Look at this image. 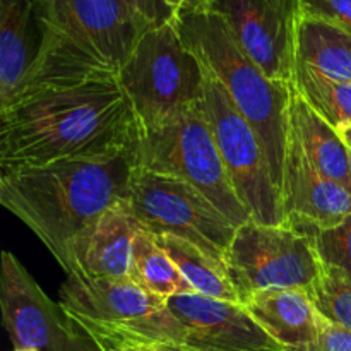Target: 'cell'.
<instances>
[{
  "label": "cell",
  "mask_w": 351,
  "mask_h": 351,
  "mask_svg": "<svg viewBox=\"0 0 351 351\" xmlns=\"http://www.w3.org/2000/svg\"><path fill=\"white\" fill-rule=\"evenodd\" d=\"M139 120L119 72L34 74L0 108V171L132 149Z\"/></svg>",
  "instance_id": "cell-1"
},
{
  "label": "cell",
  "mask_w": 351,
  "mask_h": 351,
  "mask_svg": "<svg viewBox=\"0 0 351 351\" xmlns=\"http://www.w3.org/2000/svg\"><path fill=\"white\" fill-rule=\"evenodd\" d=\"M132 149L105 158L58 160L0 171V204L19 218L67 267L75 237L129 199Z\"/></svg>",
  "instance_id": "cell-2"
},
{
  "label": "cell",
  "mask_w": 351,
  "mask_h": 351,
  "mask_svg": "<svg viewBox=\"0 0 351 351\" xmlns=\"http://www.w3.org/2000/svg\"><path fill=\"white\" fill-rule=\"evenodd\" d=\"M173 23L189 50L215 75L237 110L259 134L281 192L291 86L271 81L237 43L225 21L202 0H191L173 14Z\"/></svg>",
  "instance_id": "cell-3"
},
{
  "label": "cell",
  "mask_w": 351,
  "mask_h": 351,
  "mask_svg": "<svg viewBox=\"0 0 351 351\" xmlns=\"http://www.w3.org/2000/svg\"><path fill=\"white\" fill-rule=\"evenodd\" d=\"M58 304L101 351L127 343L185 346V329L168 308L167 298L147 293L130 278L67 274Z\"/></svg>",
  "instance_id": "cell-4"
},
{
  "label": "cell",
  "mask_w": 351,
  "mask_h": 351,
  "mask_svg": "<svg viewBox=\"0 0 351 351\" xmlns=\"http://www.w3.org/2000/svg\"><path fill=\"white\" fill-rule=\"evenodd\" d=\"M43 29L38 58L119 72L153 24L125 0H34Z\"/></svg>",
  "instance_id": "cell-5"
},
{
  "label": "cell",
  "mask_w": 351,
  "mask_h": 351,
  "mask_svg": "<svg viewBox=\"0 0 351 351\" xmlns=\"http://www.w3.org/2000/svg\"><path fill=\"white\" fill-rule=\"evenodd\" d=\"M132 153L137 168L187 182L237 226L252 219L230 180L204 101L158 127L139 125Z\"/></svg>",
  "instance_id": "cell-6"
},
{
  "label": "cell",
  "mask_w": 351,
  "mask_h": 351,
  "mask_svg": "<svg viewBox=\"0 0 351 351\" xmlns=\"http://www.w3.org/2000/svg\"><path fill=\"white\" fill-rule=\"evenodd\" d=\"M119 81L144 129L204 101V65L184 43L173 17L141 38L119 71Z\"/></svg>",
  "instance_id": "cell-7"
},
{
  "label": "cell",
  "mask_w": 351,
  "mask_h": 351,
  "mask_svg": "<svg viewBox=\"0 0 351 351\" xmlns=\"http://www.w3.org/2000/svg\"><path fill=\"white\" fill-rule=\"evenodd\" d=\"M223 264L240 304L264 290L295 288L308 293L324 273L304 233L287 223L263 225L256 219L237 228Z\"/></svg>",
  "instance_id": "cell-8"
},
{
  "label": "cell",
  "mask_w": 351,
  "mask_h": 351,
  "mask_svg": "<svg viewBox=\"0 0 351 351\" xmlns=\"http://www.w3.org/2000/svg\"><path fill=\"white\" fill-rule=\"evenodd\" d=\"M129 201L139 225L151 235L187 240L223 264L239 226L191 184L134 165Z\"/></svg>",
  "instance_id": "cell-9"
},
{
  "label": "cell",
  "mask_w": 351,
  "mask_h": 351,
  "mask_svg": "<svg viewBox=\"0 0 351 351\" xmlns=\"http://www.w3.org/2000/svg\"><path fill=\"white\" fill-rule=\"evenodd\" d=\"M204 74L206 115L237 195L252 219L263 225H283L281 192L259 134L237 110L215 75L206 69Z\"/></svg>",
  "instance_id": "cell-10"
},
{
  "label": "cell",
  "mask_w": 351,
  "mask_h": 351,
  "mask_svg": "<svg viewBox=\"0 0 351 351\" xmlns=\"http://www.w3.org/2000/svg\"><path fill=\"white\" fill-rule=\"evenodd\" d=\"M0 312L14 348L101 351L9 250H3L0 259Z\"/></svg>",
  "instance_id": "cell-11"
},
{
  "label": "cell",
  "mask_w": 351,
  "mask_h": 351,
  "mask_svg": "<svg viewBox=\"0 0 351 351\" xmlns=\"http://www.w3.org/2000/svg\"><path fill=\"white\" fill-rule=\"evenodd\" d=\"M202 3L225 21L237 43L271 81L291 86L300 0H202Z\"/></svg>",
  "instance_id": "cell-12"
},
{
  "label": "cell",
  "mask_w": 351,
  "mask_h": 351,
  "mask_svg": "<svg viewBox=\"0 0 351 351\" xmlns=\"http://www.w3.org/2000/svg\"><path fill=\"white\" fill-rule=\"evenodd\" d=\"M167 305L184 326L191 351H288L242 304L184 293L168 298Z\"/></svg>",
  "instance_id": "cell-13"
},
{
  "label": "cell",
  "mask_w": 351,
  "mask_h": 351,
  "mask_svg": "<svg viewBox=\"0 0 351 351\" xmlns=\"http://www.w3.org/2000/svg\"><path fill=\"white\" fill-rule=\"evenodd\" d=\"M283 219H307L319 226H335L351 216V191L326 178L305 156L288 129L281 180Z\"/></svg>",
  "instance_id": "cell-14"
},
{
  "label": "cell",
  "mask_w": 351,
  "mask_h": 351,
  "mask_svg": "<svg viewBox=\"0 0 351 351\" xmlns=\"http://www.w3.org/2000/svg\"><path fill=\"white\" fill-rule=\"evenodd\" d=\"M141 228L129 199L117 202L75 237L69 247L65 273L93 280L129 278L134 240Z\"/></svg>",
  "instance_id": "cell-15"
},
{
  "label": "cell",
  "mask_w": 351,
  "mask_h": 351,
  "mask_svg": "<svg viewBox=\"0 0 351 351\" xmlns=\"http://www.w3.org/2000/svg\"><path fill=\"white\" fill-rule=\"evenodd\" d=\"M41 47L43 29L34 0H0V108L16 98Z\"/></svg>",
  "instance_id": "cell-16"
},
{
  "label": "cell",
  "mask_w": 351,
  "mask_h": 351,
  "mask_svg": "<svg viewBox=\"0 0 351 351\" xmlns=\"http://www.w3.org/2000/svg\"><path fill=\"white\" fill-rule=\"evenodd\" d=\"M242 305L288 351L319 350L321 315L307 291L295 288L257 291Z\"/></svg>",
  "instance_id": "cell-17"
},
{
  "label": "cell",
  "mask_w": 351,
  "mask_h": 351,
  "mask_svg": "<svg viewBox=\"0 0 351 351\" xmlns=\"http://www.w3.org/2000/svg\"><path fill=\"white\" fill-rule=\"evenodd\" d=\"M288 129L297 137L308 161L326 178L338 182L351 191L350 147L339 132L308 106L293 84L288 101Z\"/></svg>",
  "instance_id": "cell-18"
},
{
  "label": "cell",
  "mask_w": 351,
  "mask_h": 351,
  "mask_svg": "<svg viewBox=\"0 0 351 351\" xmlns=\"http://www.w3.org/2000/svg\"><path fill=\"white\" fill-rule=\"evenodd\" d=\"M297 62L328 77L351 82V33L324 21L300 16Z\"/></svg>",
  "instance_id": "cell-19"
},
{
  "label": "cell",
  "mask_w": 351,
  "mask_h": 351,
  "mask_svg": "<svg viewBox=\"0 0 351 351\" xmlns=\"http://www.w3.org/2000/svg\"><path fill=\"white\" fill-rule=\"evenodd\" d=\"M129 278L144 291L167 300L175 295L195 293L170 256L158 245L154 235L144 228L134 240Z\"/></svg>",
  "instance_id": "cell-20"
},
{
  "label": "cell",
  "mask_w": 351,
  "mask_h": 351,
  "mask_svg": "<svg viewBox=\"0 0 351 351\" xmlns=\"http://www.w3.org/2000/svg\"><path fill=\"white\" fill-rule=\"evenodd\" d=\"M154 239H156L158 245L170 256L175 266L180 269V273L194 288L195 293L240 304L239 295H237L233 285L230 283L223 264L216 263L208 254L202 252L199 247L187 240L171 235H158Z\"/></svg>",
  "instance_id": "cell-21"
},
{
  "label": "cell",
  "mask_w": 351,
  "mask_h": 351,
  "mask_svg": "<svg viewBox=\"0 0 351 351\" xmlns=\"http://www.w3.org/2000/svg\"><path fill=\"white\" fill-rule=\"evenodd\" d=\"M293 88L336 132L351 129V82L328 77L315 69L297 62Z\"/></svg>",
  "instance_id": "cell-22"
},
{
  "label": "cell",
  "mask_w": 351,
  "mask_h": 351,
  "mask_svg": "<svg viewBox=\"0 0 351 351\" xmlns=\"http://www.w3.org/2000/svg\"><path fill=\"white\" fill-rule=\"evenodd\" d=\"M311 240L326 273L351 283V216L335 226H319L307 219H287Z\"/></svg>",
  "instance_id": "cell-23"
},
{
  "label": "cell",
  "mask_w": 351,
  "mask_h": 351,
  "mask_svg": "<svg viewBox=\"0 0 351 351\" xmlns=\"http://www.w3.org/2000/svg\"><path fill=\"white\" fill-rule=\"evenodd\" d=\"M308 297L321 317L351 331V283L324 271Z\"/></svg>",
  "instance_id": "cell-24"
},
{
  "label": "cell",
  "mask_w": 351,
  "mask_h": 351,
  "mask_svg": "<svg viewBox=\"0 0 351 351\" xmlns=\"http://www.w3.org/2000/svg\"><path fill=\"white\" fill-rule=\"evenodd\" d=\"M300 12L351 33V0H300Z\"/></svg>",
  "instance_id": "cell-25"
},
{
  "label": "cell",
  "mask_w": 351,
  "mask_h": 351,
  "mask_svg": "<svg viewBox=\"0 0 351 351\" xmlns=\"http://www.w3.org/2000/svg\"><path fill=\"white\" fill-rule=\"evenodd\" d=\"M125 2L132 5L141 16L146 17L153 26H160L173 17V12L165 0H125Z\"/></svg>",
  "instance_id": "cell-26"
},
{
  "label": "cell",
  "mask_w": 351,
  "mask_h": 351,
  "mask_svg": "<svg viewBox=\"0 0 351 351\" xmlns=\"http://www.w3.org/2000/svg\"><path fill=\"white\" fill-rule=\"evenodd\" d=\"M103 351H191L185 346L178 345H163V343H154V345H144V343H127V345H117L105 348Z\"/></svg>",
  "instance_id": "cell-27"
},
{
  "label": "cell",
  "mask_w": 351,
  "mask_h": 351,
  "mask_svg": "<svg viewBox=\"0 0 351 351\" xmlns=\"http://www.w3.org/2000/svg\"><path fill=\"white\" fill-rule=\"evenodd\" d=\"M165 2H167V5L170 7V10L171 12H178V10L182 9V7L184 5H187L189 2H191V0H165Z\"/></svg>",
  "instance_id": "cell-28"
},
{
  "label": "cell",
  "mask_w": 351,
  "mask_h": 351,
  "mask_svg": "<svg viewBox=\"0 0 351 351\" xmlns=\"http://www.w3.org/2000/svg\"><path fill=\"white\" fill-rule=\"evenodd\" d=\"M339 136L343 137V141H345V143H346V146H348L350 149H351V129L345 130V132H343V134H339Z\"/></svg>",
  "instance_id": "cell-29"
},
{
  "label": "cell",
  "mask_w": 351,
  "mask_h": 351,
  "mask_svg": "<svg viewBox=\"0 0 351 351\" xmlns=\"http://www.w3.org/2000/svg\"><path fill=\"white\" fill-rule=\"evenodd\" d=\"M14 351H38V350H33V348H14Z\"/></svg>",
  "instance_id": "cell-30"
},
{
  "label": "cell",
  "mask_w": 351,
  "mask_h": 351,
  "mask_svg": "<svg viewBox=\"0 0 351 351\" xmlns=\"http://www.w3.org/2000/svg\"><path fill=\"white\" fill-rule=\"evenodd\" d=\"M350 170H351V149H350Z\"/></svg>",
  "instance_id": "cell-31"
}]
</instances>
